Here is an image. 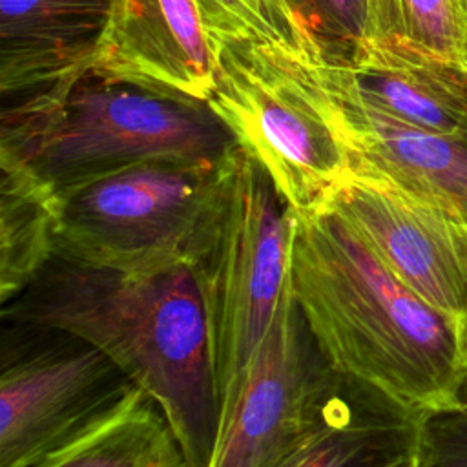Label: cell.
<instances>
[{"label": "cell", "mask_w": 467, "mask_h": 467, "mask_svg": "<svg viewBox=\"0 0 467 467\" xmlns=\"http://www.w3.org/2000/svg\"><path fill=\"white\" fill-rule=\"evenodd\" d=\"M341 379L288 285L206 467H270L321 420Z\"/></svg>", "instance_id": "cell-8"}, {"label": "cell", "mask_w": 467, "mask_h": 467, "mask_svg": "<svg viewBox=\"0 0 467 467\" xmlns=\"http://www.w3.org/2000/svg\"><path fill=\"white\" fill-rule=\"evenodd\" d=\"M308 66L336 106L352 171L378 175L467 219V139L394 119L361 100L321 62Z\"/></svg>", "instance_id": "cell-10"}, {"label": "cell", "mask_w": 467, "mask_h": 467, "mask_svg": "<svg viewBox=\"0 0 467 467\" xmlns=\"http://www.w3.org/2000/svg\"><path fill=\"white\" fill-rule=\"evenodd\" d=\"M55 190L0 157V301L18 296L55 255Z\"/></svg>", "instance_id": "cell-17"}, {"label": "cell", "mask_w": 467, "mask_h": 467, "mask_svg": "<svg viewBox=\"0 0 467 467\" xmlns=\"http://www.w3.org/2000/svg\"><path fill=\"white\" fill-rule=\"evenodd\" d=\"M290 286L337 374L421 420L467 407L454 327L330 208L296 215Z\"/></svg>", "instance_id": "cell-1"}, {"label": "cell", "mask_w": 467, "mask_h": 467, "mask_svg": "<svg viewBox=\"0 0 467 467\" xmlns=\"http://www.w3.org/2000/svg\"><path fill=\"white\" fill-rule=\"evenodd\" d=\"M31 467H190L157 403L135 385L97 421Z\"/></svg>", "instance_id": "cell-15"}, {"label": "cell", "mask_w": 467, "mask_h": 467, "mask_svg": "<svg viewBox=\"0 0 467 467\" xmlns=\"http://www.w3.org/2000/svg\"><path fill=\"white\" fill-rule=\"evenodd\" d=\"M465 410H467V407H465Z\"/></svg>", "instance_id": "cell-22"}, {"label": "cell", "mask_w": 467, "mask_h": 467, "mask_svg": "<svg viewBox=\"0 0 467 467\" xmlns=\"http://www.w3.org/2000/svg\"><path fill=\"white\" fill-rule=\"evenodd\" d=\"M423 423L343 378L321 420L270 467H423Z\"/></svg>", "instance_id": "cell-13"}, {"label": "cell", "mask_w": 467, "mask_h": 467, "mask_svg": "<svg viewBox=\"0 0 467 467\" xmlns=\"http://www.w3.org/2000/svg\"><path fill=\"white\" fill-rule=\"evenodd\" d=\"M13 327L22 336L2 350L0 467H31L115 407L133 383L75 336Z\"/></svg>", "instance_id": "cell-7"}, {"label": "cell", "mask_w": 467, "mask_h": 467, "mask_svg": "<svg viewBox=\"0 0 467 467\" xmlns=\"http://www.w3.org/2000/svg\"><path fill=\"white\" fill-rule=\"evenodd\" d=\"M359 64H445L467 69L460 0H367Z\"/></svg>", "instance_id": "cell-16"}, {"label": "cell", "mask_w": 467, "mask_h": 467, "mask_svg": "<svg viewBox=\"0 0 467 467\" xmlns=\"http://www.w3.org/2000/svg\"><path fill=\"white\" fill-rule=\"evenodd\" d=\"M314 44L317 62L352 67L363 47L367 0H286Z\"/></svg>", "instance_id": "cell-19"}, {"label": "cell", "mask_w": 467, "mask_h": 467, "mask_svg": "<svg viewBox=\"0 0 467 467\" xmlns=\"http://www.w3.org/2000/svg\"><path fill=\"white\" fill-rule=\"evenodd\" d=\"M325 208L454 327L467 358V219L363 171H352Z\"/></svg>", "instance_id": "cell-9"}, {"label": "cell", "mask_w": 467, "mask_h": 467, "mask_svg": "<svg viewBox=\"0 0 467 467\" xmlns=\"http://www.w3.org/2000/svg\"><path fill=\"white\" fill-rule=\"evenodd\" d=\"M234 146L206 100L93 67L4 99L0 157L55 192L161 157L221 161Z\"/></svg>", "instance_id": "cell-3"}, {"label": "cell", "mask_w": 467, "mask_h": 467, "mask_svg": "<svg viewBox=\"0 0 467 467\" xmlns=\"http://www.w3.org/2000/svg\"><path fill=\"white\" fill-rule=\"evenodd\" d=\"M294 224L296 213L268 171L234 146L223 162L208 241L192 265L206 314L219 425L290 285Z\"/></svg>", "instance_id": "cell-4"}, {"label": "cell", "mask_w": 467, "mask_h": 467, "mask_svg": "<svg viewBox=\"0 0 467 467\" xmlns=\"http://www.w3.org/2000/svg\"><path fill=\"white\" fill-rule=\"evenodd\" d=\"M460 4H462V9H463V15L467 18V0H460Z\"/></svg>", "instance_id": "cell-21"}, {"label": "cell", "mask_w": 467, "mask_h": 467, "mask_svg": "<svg viewBox=\"0 0 467 467\" xmlns=\"http://www.w3.org/2000/svg\"><path fill=\"white\" fill-rule=\"evenodd\" d=\"M111 0H0V89L20 97L91 66Z\"/></svg>", "instance_id": "cell-12"}, {"label": "cell", "mask_w": 467, "mask_h": 467, "mask_svg": "<svg viewBox=\"0 0 467 467\" xmlns=\"http://www.w3.org/2000/svg\"><path fill=\"white\" fill-rule=\"evenodd\" d=\"M210 108L272 177L296 215L327 206L352 173L336 106L308 60L250 38L208 35Z\"/></svg>", "instance_id": "cell-5"}, {"label": "cell", "mask_w": 467, "mask_h": 467, "mask_svg": "<svg viewBox=\"0 0 467 467\" xmlns=\"http://www.w3.org/2000/svg\"><path fill=\"white\" fill-rule=\"evenodd\" d=\"M323 66L361 100L394 119L467 139V69L445 64Z\"/></svg>", "instance_id": "cell-14"}, {"label": "cell", "mask_w": 467, "mask_h": 467, "mask_svg": "<svg viewBox=\"0 0 467 467\" xmlns=\"http://www.w3.org/2000/svg\"><path fill=\"white\" fill-rule=\"evenodd\" d=\"M423 467H467V410L429 416L421 432Z\"/></svg>", "instance_id": "cell-20"}, {"label": "cell", "mask_w": 467, "mask_h": 467, "mask_svg": "<svg viewBox=\"0 0 467 467\" xmlns=\"http://www.w3.org/2000/svg\"><path fill=\"white\" fill-rule=\"evenodd\" d=\"M223 162L161 157L57 190L55 255L124 274L192 266L210 235Z\"/></svg>", "instance_id": "cell-6"}, {"label": "cell", "mask_w": 467, "mask_h": 467, "mask_svg": "<svg viewBox=\"0 0 467 467\" xmlns=\"http://www.w3.org/2000/svg\"><path fill=\"white\" fill-rule=\"evenodd\" d=\"M2 317L99 348L157 403L190 467H206L219 403L202 296L190 265L124 274L53 255L2 305Z\"/></svg>", "instance_id": "cell-2"}, {"label": "cell", "mask_w": 467, "mask_h": 467, "mask_svg": "<svg viewBox=\"0 0 467 467\" xmlns=\"http://www.w3.org/2000/svg\"><path fill=\"white\" fill-rule=\"evenodd\" d=\"M208 35L250 38L317 62L312 40L286 0H195Z\"/></svg>", "instance_id": "cell-18"}, {"label": "cell", "mask_w": 467, "mask_h": 467, "mask_svg": "<svg viewBox=\"0 0 467 467\" xmlns=\"http://www.w3.org/2000/svg\"><path fill=\"white\" fill-rule=\"evenodd\" d=\"M89 67L208 102L215 60L195 0H111Z\"/></svg>", "instance_id": "cell-11"}]
</instances>
